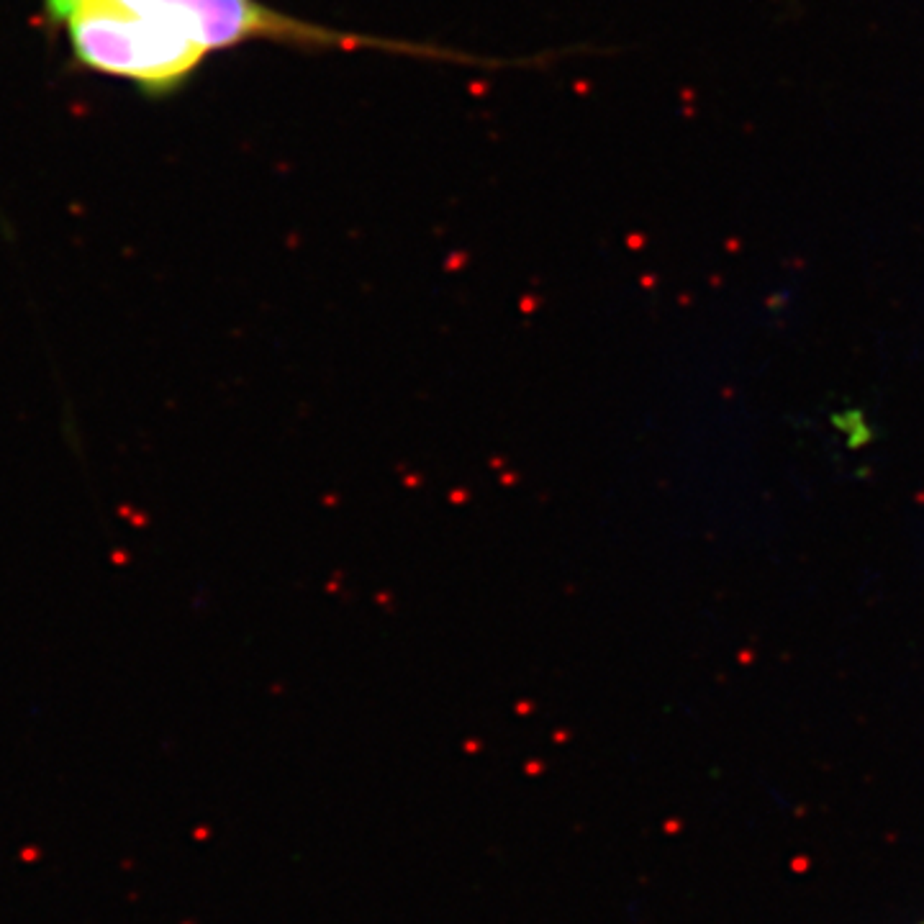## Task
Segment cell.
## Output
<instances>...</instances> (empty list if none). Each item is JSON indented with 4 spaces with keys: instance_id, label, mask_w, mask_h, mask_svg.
Here are the masks:
<instances>
[{
    "instance_id": "3957f363",
    "label": "cell",
    "mask_w": 924,
    "mask_h": 924,
    "mask_svg": "<svg viewBox=\"0 0 924 924\" xmlns=\"http://www.w3.org/2000/svg\"><path fill=\"white\" fill-rule=\"evenodd\" d=\"M922 924H924V922H922Z\"/></svg>"
},
{
    "instance_id": "7a4b0ae2",
    "label": "cell",
    "mask_w": 924,
    "mask_h": 924,
    "mask_svg": "<svg viewBox=\"0 0 924 924\" xmlns=\"http://www.w3.org/2000/svg\"><path fill=\"white\" fill-rule=\"evenodd\" d=\"M49 21L64 31L80 67L131 83L149 98L185 88L208 59L183 34L96 0L75 3Z\"/></svg>"
},
{
    "instance_id": "6da1fadb",
    "label": "cell",
    "mask_w": 924,
    "mask_h": 924,
    "mask_svg": "<svg viewBox=\"0 0 924 924\" xmlns=\"http://www.w3.org/2000/svg\"><path fill=\"white\" fill-rule=\"evenodd\" d=\"M46 21L54 19L64 8L85 3V0H41ZM118 11L134 13L141 19L167 26L173 31L190 38L192 44L211 57L216 51L252 44V41H272V44L298 46V49H380L398 54H419V57L460 59L457 51L439 49L426 44H409L396 38L367 36L329 29L314 21L298 19L290 13L267 6L262 0H96ZM468 59V54H462Z\"/></svg>"
}]
</instances>
